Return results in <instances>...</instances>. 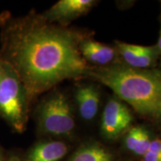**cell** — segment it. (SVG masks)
<instances>
[{
	"mask_svg": "<svg viewBox=\"0 0 161 161\" xmlns=\"http://www.w3.org/2000/svg\"><path fill=\"white\" fill-rule=\"evenodd\" d=\"M2 44L0 58L19 76L28 98L89 70L78 38L41 22L12 21L4 29Z\"/></svg>",
	"mask_w": 161,
	"mask_h": 161,
	"instance_id": "1",
	"label": "cell"
},
{
	"mask_svg": "<svg viewBox=\"0 0 161 161\" xmlns=\"http://www.w3.org/2000/svg\"><path fill=\"white\" fill-rule=\"evenodd\" d=\"M89 75L111 89L118 97L142 115L159 114L161 72L122 66L89 69Z\"/></svg>",
	"mask_w": 161,
	"mask_h": 161,
	"instance_id": "2",
	"label": "cell"
},
{
	"mask_svg": "<svg viewBox=\"0 0 161 161\" xmlns=\"http://www.w3.org/2000/svg\"><path fill=\"white\" fill-rule=\"evenodd\" d=\"M27 98L19 76L0 58V115L17 131L24 129L27 121Z\"/></svg>",
	"mask_w": 161,
	"mask_h": 161,
	"instance_id": "3",
	"label": "cell"
},
{
	"mask_svg": "<svg viewBox=\"0 0 161 161\" xmlns=\"http://www.w3.org/2000/svg\"><path fill=\"white\" fill-rule=\"evenodd\" d=\"M37 118L40 130L50 135L67 136L75 128L69 101L60 92L52 94L41 104Z\"/></svg>",
	"mask_w": 161,
	"mask_h": 161,
	"instance_id": "4",
	"label": "cell"
},
{
	"mask_svg": "<svg viewBox=\"0 0 161 161\" xmlns=\"http://www.w3.org/2000/svg\"><path fill=\"white\" fill-rule=\"evenodd\" d=\"M133 117L128 108L117 99L106 104L102 117L101 130L108 139H116L131 125Z\"/></svg>",
	"mask_w": 161,
	"mask_h": 161,
	"instance_id": "5",
	"label": "cell"
},
{
	"mask_svg": "<svg viewBox=\"0 0 161 161\" xmlns=\"http://www.w3.org/2000/svg\"><path fill=\"white\" fill-rule=\"evenodd\" d=\"M119 52L129 67L142 69L154 64L159 54L156 46L133 45L117 42Z\"/></svg>",
	"mask_w": 161,
	"mask_h": 161,
	"instance_id": "6",
	"label": "cell"
},
{
	"mask_svg": "<svg viewBox=\"0 0 161 161\" xmlns=\"http://www.w3.org/2000/svg\"><path fill=\"white\" fill-rule=\"evenodd\" d=\"M92 0H60L48 12L47 17L52 20H66L83 14L92 7Z\"/></svg>",
	"mask_w": 161,
	"mask_h": 161,
	"instance_id": "7",
	"label": "cell"
},
{
	"mask_svg": "<svg viewBox=\"0 0 161 161\" xmlns=\"http://www.w3.org/2000/svg\"><path fill=\"white\" fill-rule=\"evenodd\" d=\"M75 98L81 118L86 121L93 119L99 107L100 96L98 90L91 85L80 86L76 91Z\"/></svg>",
	"mask_w": 161,
	"mask_h": 161,
	"instance_id": "8",
	"label": "cell"
},
{
	"mask_svg": "<svg viewBox=\"0 0 161 161\" xmlns=\"http://www.w3.org/2000/svg\"><path fill=\"white\" fill-rule=\"evenodd\" d=\"M68 152V147L63 142L51 141L35 145L30 151L26 161H58Z\"/></svg>",
	"mask_w": 161,
	"mask_h": 161,
	"instance_id": "9",
	"label": "cell"
},
{
	"mask_svg": "<svg viewBox=\"0 0 161 161\" xmlns=\"http://www.w3.org/2000/svg\"><path fill=\"white\" fill-rule=\"evenodd\" d=\"M84 59L98 65H107L116 58V52L113 48L98 42L87 40L79 46Z\"/></svg>",
	"mask_w": 161,
	"mask_h": 161,
	"instance_id": "10",
	"label": "cell"
},
{
	"mask_svg": "<svg viewBox=\"0 0 161 161\" xmlns=\"http://www.w3.org/2000/svg\"><path fill=\"white\" fill-rule=\"evenodd\" d=\"M69 161H113V156L99 145H88L78 148Z\"/></svg>",
	"mask_w": 161,
	"mask_h": 161,
	"instance_id": "11",
	"label": "cell"
},
{
	"mask_svg": "<svg viewBox=\"0 0 161 161\" xmlns=\"http://www.w3.org/2000/svg\"><path fill=\"white\" fill-rule=\"evenodd\" d=\"M142 130H143V128L140 126L133 127L129 130L127 134L125 141V146L128 150L131 151V152L134 150L139 140H140Z\"/></svg>",
	"mask_w": 161,
	"mask_h": 161,
	"instance_id": "12",
	"label": "cell"
},
{
	"mask_svg": "<svg viewBox=\"0 0 161 161\" xmlns=\"http://www.w3.org/2000/svg\"><path fill=\"white\" fill-rule=\"evenodd\" d=\"M151 141L152 140H151L149 137V134H148V131L143 128L140 140H139L137 144H136L133 152L136 154V155L143 156L148 152V148H149Z\"/></svg>",
	"mask_w": 161,
	"mask_h": 161,
	"instance_id": "13",
	"label": "cell"
},
{
	"mask_svg": "<svg viewBox=\"0 0 161 161\" xmlns=\"http://www.w3.org/2000/svg\"><path fill=\"white\" fill-rule=\"evenodd\" d=\"M148 151L161 154V140L157 138L151 141L149 148Z\"/></svg>",
	"mask_w": 161,
	"mask_h": 161,
	"instance_id": "14",
	"label": "cell"
},
{
	"mask_svg": "<svg viewBox=\"0 0 161 161\" xmlns=\"http://www.w3.org/2000/svg\"><path fill=\"white\" fill-rule=\"evenodd\" d=\"M144 161H161V154L148 151L143 156Z\"/></svg>",
	"mask_w": 161,
	"mask_h": 161,
	"instance_id": "15",
	"label": "cell"
},
{
	"mask_svg": "<svg viewBox=\"0 0 161 161\" xmlns=\"http://www.w3.org/2000/svg\"><path fill=\"white\" fill-rule=\"evenodd\" d=\"M157 48H158L159 53L161 54V31H160V37H159L158 43V46H157Z\"/></svg>",
	"mask_w": 161,
	"mask_h": 161,
	"instance_id": "16",
	"label": "cell"
},
{
	"mask_svg": "<svg viewBox=\"0 0 161 161\" xmlns=\"http://www.w3.org/2000/svg\"><path fill=\"white\" fill-rule=\"evenodd\" d=\"M8 161H20L19 159L17 158V157H12V158H10V160Z\"/></svg>",
	"mask_w": 161,
	"mask_h": 161,
	"instance_id": "17",
	"label": "cell"
},
{
	"mask_svg": "<svg viewBox=\"0 0 161 161\" xmlns=\"http://www.w3.org/2000/svg\"><path fill=\"white\" fill-rule=\"evenodd\" d=\"M159 114H160V115H161V107H160V110H159Z\"/></svg>",
	"mask_w": 161,
	"mask_h": 161,
	"instance_id": "18",
	"label": "cell"
},
{
	"mask_svg": "<svg viewBox=\"0 0 161 161\" xmlns=\"http://www.w3.org/2000/svg\"><path fill=\"white\" fill-rule=\"evenodd\" d=\"M0 161H2V160H1V159H0Z\"/></svg>",
	"mask_w": 161,
	"mask_h": 161,
	"instance_id": "19",
	"label": "cell"
}]
</instances>
